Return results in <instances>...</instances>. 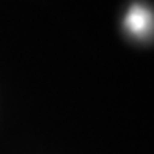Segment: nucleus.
<instances>
[{"label":"nucleus","instance_id":"nucleus-1","mask_svg":"<svg viewBox=\"0 0 154 154\" xmlns=\"http://www.w3.org/2000/svg\"><path fill=\"white\" fill-rule=\"evenodd\" d=\"M124 25L131 33L137 35V36H143L146 35L151 27H152V16L151 13L142 5H134L131 6L124 19Z\"/></svg>","mask_w":154,"mask_h":154}]
</instances>
